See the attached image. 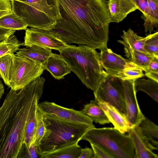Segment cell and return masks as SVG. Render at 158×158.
I'll return each instance as SVG.
<instances>
[{
    "label": "cell",
    "instance_id": "8fae6325",
    "mask_svg": "<svg viewBox=\"0 0 158 158\" xmlns=\"http://www.w3.org/2000/svg\"><path fill=\"white\" fill-rule=\"evenodd\" d=\"M135 80L124 81V100L126 117L131 127L138 126L145 117L139 107L134 87Z\"/></svg>",
    "mask_w": 158,
    "mask_h": 158
},
{
    "label": "cell",
    "instance_id": "74e56055",
    "mask_svg": "<svg viewBox=\"0 0 158 158\" xmlns=\"http://www.w3.org/2000/svg\"><path fill=\"white\" fill-rule=\"evenodd\" d=\"M148 70L158 72V58L154 57L150 61L148 65Z\"/></svg>",
    "mask_w": 158,
    "mask_h": 158
},
{
    "label": "cell",
    "instance_id": "44dd1931",
    "mask_svg": "<svg viewBox=\"0 0 158 158\" xmlns=\"http://www.w3.org/2000/svg\"><path fill=\"white\" fill-rule=\"evenodd\" d=\"M78 143L65 145L48 153L41 154V158H79L82 148Z\"/></svg>",
    "mask_w": 158,
    "mask_h": 158
},
{
    "label": "cell",
    "instance_id": "277c9868",
    "mask_svg": "<svg viewBox=\"0 0 158 158\" xmlns=\"http://www.w3.org/2000/svg\"><path fill=\"white\" fill-rule=\"evenodd\" d=\"M59 52L71 71L87 88L94 91L104 71L95 49L85 45H69Z\"/></svg>",
    "mask_w": 158,
    "mask_h": 158
},
{
    "label": "cell",
    "instance_id": "cb8c5ba5",
    "mask_svg": "<svg viewBox=\"0 0 158 158\" xmlns=\"http://www.w3.org/2000/svg\"><path fill=\"white\" fill-rule=\"evenodd\" d=\"M142 134L150 143L158 148V127L145 117L138 125Z\"/></svg>",
    "mask_w": 158,
    "mask_h": 158
},
{
    "label": "cell",
    "instance_id": "4fadbf2b",
    "mask_svg": "<svg viewBox=\"0 0 158 158\" xmlns=\"http://www.w3.org/2000/svg\"><path fill=\"white\" fill-rule=\"evenodd\" d=\"M128 135L132 141L134 150V158H158L153 150L158 148L151 144L143 136L138 125L131 127Z\"/></svg>",
    "mask_w": 158,
    "mask_h": 158
},
{
    "label": "cell",
    "instance_id": "83f0119b",
    "mask_svg": "<svg viewBox=\"0 0 158 158\" xmlns=\"http://www.w3.org/2000/svg\"><path fill=\"white\" fill-rule=\"evenodd\" d=\"M144 75L143 70L134 64L125 68L117 77L123 80H135Z\"/></svg>",
    "mask_w": 158,
    "mask_h": 158
},
{
    "label": "cell",
    "instance_id": "1f68e13d",
    "mask_svg": "<svg viewBox=\"0 0 158 158\" xmlns=\"http://www.w3.org/2000/svg\"><path fill=\"white\" fill-rule=\"evenodd\" d=\"M11 57V54H7L0 58V76L6 85L8 81V68Z\"/></svg>",
    "mask_w": 158,
    "mask_h": 158
},
{
    "label": "cell",
    "instance_id": "52a82bcc",
    "mask_svg": "<svg viewBox=\"0 0 158 158\" xmlns=\"http://www.w3.org/2000/svg\"><path fill=\"white\" fill-rule=\"evenodd\" d=\"M7 85L18 90L23 88L43 73L44 68L30 59L11 54Z\"/></svg>",
    "mask_w": 158,
    "mask_h": 158
},
{
    "label": "cell",
    "instance_id": "f1b7e54d",
    "mask_svg": "<svg viewBox=\"0 0 158 158\" xmlns=\"http://www.w3.org/2000/svg\"><path fill=\"white\" fill-rule=\"evenodd\" d=\"M144 49L150 54L158 58V32L147 36L143 45Z\"/></svg>",
    "mask_w": 158,
    "mask_h": 158
},
{
    "label": "cell",
    "instance_id": "7a4b0ae2",
    "mask_svg": "<svg viewBox=\"0 0 158 158\" xmlns=\"http://www.w3.org/2000/svg\"><path fill=\"white\" fill-rule=\"evenodd\" d=\"M45 81L40 76L23 88L11 89L7 94L0 107V158H18L34 99L42 95Z\"/></svg>",
    "mask_w": 158,
    "mask_h": 158
},
{
    "label": "cell",
    "instance_id": "ba28073f",
    "mask_svg": "<svg viewBox=\"0 0 158 158\" xmlns=\"http://www.w3.org/2000/svg\"><path fill=\"white\" fill-rule=\"evenodd\" d=\"M124 81L103 71L101 79L94 90V98L98 102H105L126 115Z\"/></svg>",
    "mask_w": 158,
    "mask_h": 158
},
{
    "label": "cell",
    "instance_id": "3957f363",
    "mask_svg": "<svg viewBox=\"0 0 158 158\" xmlns=\"http://www.w3.org/2000/svg\"><path fill=\"white\" fill-rule=\"evenodd\" d=\"M43 117L45 130L37 146L40 154L79 142L87 131L95 127L94 124L65 121L44 113Z\"/></svg>",
    "mask_w": 158,
    "mask_h": 158
},
{
    "label": "cell",
    "instance_id": "5bb4252c",
    "mask_svg": "<svg viewBox=\"0 0 158 158\" xmlns=\"http://www.w3.org/2000/svg\"><path fill=\"white\" fill-rule=\"evenodd\" d=\"M110 22L119 23L130 13L138 9L131 0H108Z\"/></svg>",
    "mask_w": 158,
    "mask_h": 158
},
{
    "label": "cell",
    "instance_id": "d590c367",
    "mask_svg": "<svg viewBox=\"0 0 158 158\" xmlns=\"http://www.w3.org/2000/svg\"><path fill=\"white\" fill-rule=\"evenodd\" d=\"M94 153L91 148L86 147L81 148L79 158H94Z\"/></svg>",
    "mask_w": 158,
    "mask_h": 158
},
{
    "label": "cell",
    "instance_id": "f546056e",
    "mask_svg": "<svg viewBox=\"0 0 158 158\" xmlns=\"http://www.w3.org/2000/svg\"><path fill=\"white\" fill-rule=\"evenodd\" d=\"M45 130L43 121V113L38 109L36 115V124L33 143L37 146L44 136Z\"/></svg>",
    "mask_w": 158,
    "mask_h": 158
},
{
    "label": "cell",
    "instance_id": "5b68a950",
    "mask_svg": "<svg viewBox=\"0 0 158 158\" xmlns=\"http://www.w3.org/2000/svg\"><path fill=\"white\" fill-rule=\"evenodd\" d=\"M12 10L23 19L28 27L51 29L60 17L57 0H10Z\"/></svg>",
    "mask_w": 158,
    "mask_h": 158
},
{
    "label": "cell",
    "instance_id": "f35d334b",
    "mask_svg": "<svg viewBox=\"0 0 158 158\" xmlns=\"http://www.w3.org/2000/svg\"><path fill=\"white\" fill-rule=\"evenodd\" d=\"M144 75L150 79L158 82V72L148 70Z\"/></svg>",
    "mask_w": 158,
    "mask_h": 158
},
{
    "label": "cell",
    "instance_id": "ab89813d",
    "mask_svg": "<svg viewBox=\"0 0 158 158\" xmlns=\"http://www.w3.org/2000/svg\"><path fill=\"white\" fill-rule=\"evenodd\" d=\"M5 89L3 83L0 79V100L4 94Z\"/></svg>",
    "mask_w": 158,
    "mask_h": 158
},
{
    "label": "cell",
    "instance_id": "e0dca14e",
    "mask_svg": "<svg viewBox=\"0 0 158 158\" xmlns=\"http://www.w3.org/2000/svg\"><path fill=\"white\" fill-rule=\"evenodd\" d=\"M15 54L24 57L42 66L52 54V49L37 45L19 48Z\"/></svg>",
    "mask_w": 158,
    "mask_h": 158
},
{
    "label": "cell",
    "instance_id": "8d00e7d4",
    "mask_svg": "<svg viewBox=\"0 0 158 158\" xmlns=\"http://www.w3.org/2000/svg\"><path fill=\"white\" fill-rule=\"evenodd\" d=\"M16 31L7 29L0 27V41L8 38L10 35L14 34Z\"/></svg>",
    "mask_w": 158,
    "mask_h": 158
},
{
    "label": "cell",
    "instance_id": "ffe728a7",
    "mask_svg": "<svg viewBox=\"0 0 158 158\" xmlns=\"http://www.w3.org/2000/svg\"><path fill=\"white\" fill-rule=\"evenodd\" d=\"M41 96L37 95L35 96L29 112L26 127L24 141V143L28 147L33 142L36 124L37 105Z\"/></svg>",
    "mask_w": 158,
    "mask_h": 158
},
{
    "label": "cell",
    "instance_id": "4dcf8cb0",
    "mask_svg": "<svg viewBox=\"0 0 158 158\" xmlns=\"http://www.w3.org/2000/svg\"><path fill=\"white\" fill-rule=\"evenodd\" d=\"M37 146L34 143L28 147L23 143L18 158H41Z\"/></svg>",
    "mask_w": 158,
    "mask_h": 158
},
{
    "label": "cell",
    "instance_id": "d6986e66",
    "mask_svg": "<svg viewBox=\"0 0 158 158\" xmlns=\"http://www.w3.org/2000/svg\"><path fill=\"white\" fill-rule=\"evenodd\" d=\"M96 100H91L84 105L81 110L82 113L93 122L102 125L110 123L103 110Z\"/></svg>",
    "mask_w": 158,
    "mask_h": 158
},
{
    "label": "cell",
    "instance_id": "ac0fdd59",
    "mask_svg": "<svg viewBox=\"0 0 158 158\" xmlns=\"http://www.w3.org/2000/svg\"><path fill=\"white\" fill-rule=\"evenodd\" d=\"M121 36L122 40H118V41L124 46L125 51L133 49L151 55L143 48L147 36L145 37L139 36L130 28L127 31L123 30V34Z\"/></svg>",
    "mask_w": 158,
    "mask_h": 158
},
{
    "label": "cell",
    "instance_id": "484cf974",
    "mask_svg": "<svg viewBox=\"0 0 158 158\" xmlns=\"http://www.w3.org/2000/svg\"><path fill=\"white\" fill-rule=\"evenodd\" d=\"M149 11L148 23L144 27L145 32L150 34L158 26V0H147Z\"/></svg>",
    "mask_w": 158,
    "mask_h": 158
},
{
    "label": "cell",
    "instance_id": "4316f807",
    "mask_svg": "<svg viewBox=\"0 0 158 158\" xmlns=\"http://www.w3.org/2000/svg\"><path fill=\"white\" fill-rule=\"evenodd\" d=\"M23 44V43L19 41L15 35H11L0 42V58L7 54H14Z\"/></svg>",
    "mask_w": 158,
    "mask_h": 158
},
{
    "label": "cell",
    "instance_id": "60d3db41",
    "mask_svg": "<svg viewBox=\"0 0 158 158\" xmlns=\"http://www.w3.org/2000/svg\"></svg>",
    "mask_w": 158,
    "mask_h": 158
},
{
    "label": "cell",
    "instance_id": "d4e9b609",
    "mask_svg": "<svg viewBox=\"0 0 158 158\" xmlns=\"http://www.w3.org/2000/svg\"><path fill=\"white\" fill-rule=\"evenodd\" d=\"M127 57H131V61L145 72L148 70L149 62L155 57L153 56L133 49L125 51Z\"/></svg>",
    "mask_w": 158,
    "mask_h": 158
},
{
    "label": "cell",
    "instance_id": "836d02e7",
    "mask_svg": "<svg viewBox=\"0 0 158 158\" xmlns=\"http://www.w3.org/2000/svg\"><path fill=\"white\" fill-rule=\"evenodd\" d=\"M94 153V158H114V157L102 147L90 143Z\"/></svg>",
    "mask_w": 158,
    "mask_h": 158
},
{
    "label": "cell",
    "instance_id": "6da1fadb",
    "mask_svg": "<svg viewBox=\"0 0 158 158\" xmlns=\"http://www.w3.org/2000/svg\"><path fill=\"white\" fill-rule=\"evenodd\" d=\"M60 17L48 30L65 43L107 48L108 0H57Z\"/></svg>",
    "mask_w": 158,
    "mask_h": 158
},
{
    "label": "cell",
    "instance_id": "7402d4cb",
    "mask_svg": "<svg viewBox=\"0 0 158 158\" xmlns=\"http://www.w3.org/2000/svg\"><path fill=\"white\" fill-rule=\"evenodd\" d=\"M27 25L22 17L13 10L0 18V27L11 30H26Z\"/></svg>",
    "mask_w": 158,
    "mask_h": 158
},
{
    "label": "cell",
    "instance_id": "9a60e30c",
    "mask_svg": "<svg viewBox=\"0 0 158 158\" xmlns=\"http://www.w3.org/2000/svg\"><path fill=\"white\" fill-rule=\"evenodd\" d=\"M43 67L57 80L63 79L71 71L61 56L56 53H52Z\"/></svg>",
    "mask_w": 158,
    "mask_h": 158
},
{
    "label": "cell",
    "instance_id": "2e32d148",
    "mask_svg": "<svg viewBox=\"0 0 158 158\" xmlns=\"http://www.w3.org/2000/svg\"><path fill=\"white\" fill-rule=\"evenodd\" d=\"M98 103L114 127L123 133L128 132L131 127L125 115L108 103L101 102H99Z\"/></svg>",
    "mask_w": 158,
    "mask_h": 158
},
{
    "label": "cell",
    "instance_id": "7c38bea8",
    "mask_svg": "<svg viewBox=\"0 0 158 158\" xmlns=\"http://www.w3.org/2000/svg\"><path fill=\"white\" fill-rule=\"evenodd\" d=\"M99 55L102 67L108 74L112 76H117L125 68L135 64L131 60L125 59L107 47L101 50Z\"/></svg>",
    "mask_w": 158,
    "mask_h": 158
},
{
    "label": "cell",
    "instance_id": "603a6c76",
    "mask_svg": "<svg viewBox=\"0 0 158 158\" xmlns=\"http://www.w3.org/2000/svg\"><path fill=\"white\" fill-rule=\"evenodd\" d=\"M134 87L136 93L143 91L158 102V82L150 79L140 78L135 80Z\"/></svg>",
    "mask_w": 158,
    "mask_h": 158
},
{
    "label": "cell",
    "instance_id": "8992f818",
    "mask_svg": "<svg viewBox=\"0 0 158 158\" xmlns=\"http://www.w3.org/2000/svg\"><path fill=\"white\" fill-rule=\"evenodd\" d=\"M82 140L105 148L114 158H134L135 150L128 135L114 127H95L87 131Z\"/></svg>",
    "mask_w": 158,
    "mask_h": 158
},
{
    "label": "cell",
    "instance_id": "30bf717a",
    "mask_svg": "<svg viewBox=\"0 0 158 158\" xmlns=\"http://www.w3.org/2000/svg\"><path fill=\"white\" fill-rule=\"evenodd\" d=\"M38 109L42 113L62 120L93 125V121L81 111L64 107L53 102L44 101L38 103Z\"/></svg>",
    "mask_w": 158,
    "mask_h": 158
},
{
    "label": "cell",
    "instance_id": "9c48e42d",
    "mask_svg": "<svg viewBox=\"0 0 158 158\" xmlns=\"http://www.w3.org/2000/svg\"><path fill=\"white\" fill-rule=\"evenodd\" d=\"M24 40L23 45L27 47L35 45L56 50L59 52L69 45L48 30L34 28H27L25 30Z\"/></svg>",
    "mask_w": 158,
    "mask_h": 158
},
{
    "label": "cell",
    "instance_id": "d6a6232c",
    "mask_svg": "<svg viewBox=\"0 0 158 158\" xmlns=\"http://www.w3.org/2000/svg\"><path fill=\"white\" fill-rule=\"evenodd\" d=\"M138 7V10L142 13L141 18L144 20V27L147 25L148 20L149 11L147 0H131Z\"/></svg>",
    "mask_w": 158,
    "mask_h": 158
},
{
    "label": "cell",
    "instance_id": "e575fe53",
    "mask_svg": "<svg viewBox=\"0 0 158 158\" xmlns=\"http://www.w3.org/2000/svg\"><path fill=\"white\" fill-rule=\"evenodd\" d=\"M12 11L10 0H0V18Z\"/></svg>",
    "mask_w": 158,
    "mask_h": 158
}]
</instances>
